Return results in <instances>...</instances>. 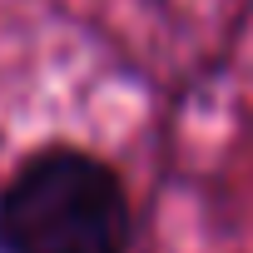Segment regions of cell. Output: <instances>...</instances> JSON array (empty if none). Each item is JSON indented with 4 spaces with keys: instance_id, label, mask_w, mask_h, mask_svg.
Listing matches in <instances>:
<instances>
[{
    "instance_id": "obj_1",
    "label": "cell",
    "mask_w": 253,
    "mask_h": 253,
    "mask_svg": "<svg viewBox=\"0 0 253 253\" xmlns=\"http://www.w3.org/2000/svg\"><path fill=\"white\" fill-rule=\"evenodd\" d=\"M0 253H129V199L109 164L45 149L0 189Z\"/></svg>"
}]
</instances>
